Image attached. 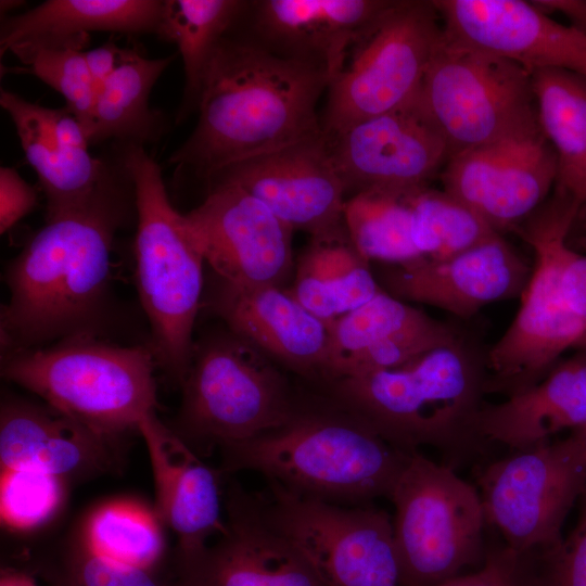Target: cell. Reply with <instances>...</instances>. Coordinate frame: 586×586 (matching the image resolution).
<instances>
[{"label": "cell", "mask_w": 586, "mask_h": 586, "mask_svg": "<svg viewBox=\"0 0 586 586\" xmlns=\"http://www.w3.org/2000/svg\"><path fill=\"white\" fill-rule=\"evenodd\" d=\"M410 204L412 240L422 258H448L498 233L444 190L426 188Z\"/></svg>", "instance_id": "d590c367"}, {"label": "cell", "mask_w": 586, "mask_h": 586, "mask_svg": "<svg viewBox=\"0 0 586 586\" xmlns=\"http://www.w3.org/2000/svg\"><path fill=\"white\" fill-rule=\"evenodd\" d=\"M546 14L561 13L571 26L586 35V0H538L532 1Z\"/></svg>", "instance_id": "ee69618b"}, {"label": "cell", "mask_w": 586, "mask_h": 586, "mask_svg": "<svg viewBox=\"0 0 586 586\" xmlns=\"http://www.w3.org/2000/svg\"><path fill=\"white\" fill-rule=\"evenodd\" d=\"M27 569L5 566L1 569L0 586H38Z\"/></svg>", "instance_id": "f6af8a7d"}, {"label": "cell", "mask_w": 586, "mask_h": 586, "mask_svg": "<svg viewBox=\"0 0 586 586\" xmlns=\"http://www.w3.org/2000/svg\"><path fill=\"white\" fill-rule=\"evenodd\" d=\"M295 275L289 292L327 323L361 306L381 290L370 262L358 252L344 222L311 235Z\"/></svg>", "instance_id": "83f0119b"}, {"label": "cell", "mask_w": 586, "mask_h": 586, "mask_svg": "<svg viewBox=\"0 0 586 586\" xmlns=\"http://www.w3.org/2000/svg\"><path fill=\"white\" fill-rule=\"evenodd\" d=\"M433 1H390L349 42L328 86L326 135L416 99L443 26Z\"/></svg>", "instance_id": "ba28073f"}, {"label": "cell", "mask_w": 586, "mask_h": 586, "mask_svg": "<svg viewBox=\"0 0 586 586\" xmlns=\"http://www.w3.org/2000/svg\"><path fill=\"white\" fill-rule=\"evenodd\" d=\"M388 2L265 0L254 4V27L266 47L319 65L331 81L355 34Z\"/></svg>", "instance_id": "cb8c5ba5"}, {"label": "cell", "mask_w": 586, "mask_h": 586, "mask_svg": "<svg viewBox=\"0 0 586 586\" xmlns=\"http://www.w3.org/2000/svg\"><path fill=\"white\" fill-rule=\"evenodd\" d=\"M157 515L131 501L103 504L79 521L84 536L97 552L130 565L174 570L173 550L166 551Z\"/></svg>", "instance_id": "d6a6232c"}, {"label": "cell", "mask_w": 586, "mask_h": 586, "mask_svg": "<svg viewBox=\"0 0 586 586\" xmlns=\"http://www.w3.org/2000/svg\"><path fill=\"white\" fill-rule=\"evenodd\" d=\"M412 196L364 191L345 202L344 226L367 260L405 265L422 258L411 233Z\"/></svg>", "instance_id": "836d02e7"}, {"label": "cell", "mask_w": 586, "mask_h": 586, "mask_svg": "<svg viewBox=\"0 0 586 586\" xmlns=\"http://www.w3.org/2000/svg\"><path fill=\"white\" fill-rule=\"evenodd\" d=\"M230 332L305 377L324 380L329 324L276 285L238 286L219 281L212 301Z\"/></svg>", "instance_id": "603a6c76"}, {"label": "cell", "mask_w": 586, "mask_h": 586, "mask_svg": "<svg viewBox=\"0 0 586 586\" xmlns=\"http://www.w3.org/2000/svg\"><path fill=\"white\" fill-rule=\"evenodd\" d=\"M152 468L156 515L175 533V566L196 560L213 535L226 532L220 469L207 466L168 425L150 413L138 424Z\"/></svg>", "instance_id": "7402d4cb"}, {"label": "cell", "mask_w": 586, "mask_h": 586, "mask_svg": "<svg viewBox=\"0 0 586 586\" xmlns=\"http://www.w3.org/2000/svg\"><path fill=\"white\" fill-rule=\"evenodd\" d=\"M22 3H23L22 1H12V0H4L3 1L2 0L1 4H0L1 13L2 14L7 13V12L11 11L12 9H15V8L22 5Z\"/></svg>", "instance_id": "bcb514c9"}, {"label": "cell", "mask_w": 586, "mask_h": 586, "mask_svg": "<svg viewBox=\"0 0 586 586\" xmlns=\"http://www.w3.org/2000/svg\"><path fill=\"white\" fill-rule=\"evenodd\" d=\"M444 34L511 61L528 73L565 69L586 77V35L556 22L532 1H433Z\"/></svg>", "instance_id": "ac0fdd59"}, {"label": "cell", "mask_w": 586, "mask_h": 586, "mask_svg": "<svg viewBox=\"0 0 586 586\" xmlns=\"http://www.w3.org/2000/svg\"><path fill=\"white\" fill-rule=\"evenodd\" d=\"M581 206L556 192L520 227L535 265L521 306L501 337L486 354V394L506 397L540 381L568 349H586V323L566 304L559 284L557 242L569 232Z\"/></svg>", "instance_id": "9c48e42d"}, {"label": "cell", "mask_w": 586, "mask_h": 586, "mask_svg": "<svg viewBox=\"0 0 586 586\" xmlns=\"http://www.w3.org/2000/svg\"><path fill=\"white\" fill-rule=\"evenodd\" d=\"M483 566L441 586H545L543 551L520 552L507 545L485 551Z\"/></svg>", "instance_id": "f35d334b"}, {"label": "cell", "mask_w": 586, "mask_h": 586, "mask_svg": "<svg viewBox=\"0 0 586 586\" xmlns=\"http://www.w3.org/2000/svg\"><path fill=\"white\" fill-rule=\"evenodd\" d=\"M129 175L118 164L87 203L46 219L5 270L2 353L99 336L109 297L115 232L123 221Z\"/></svg>", "instance_id": "7a4b0ae2"}, {"label": "cell", "mask_w": 586, "mask_h": 586, "mask_svg": "<svg viewBox=\"0 0 586 586\" xmlns=\"http://www.w3.org/2000/svg\"><path fill=\"white\" fill-rule=\"evenodd\" d=\"M225 510L226 532L196 560L175 568L180 586H328L305 555L267 523L257 494L229 480Z\"/></svg>", "instance_id": "e0dca14e"}, {"label": "cell", "mask_w": 586, "mask_h": 586, "mask_svg": "<svg viewBox=\"0 0 586 586\" xmlns=\"http://www.w3.org/2000/svg\"><path fill=\"white\" fill-rule=\"evenodd\" d=\"M257 495L267 523L305 555L328 586H399L393 521L385 510L302 497L275 484Z\"/></svg>", "instance_id": "4fadbf2b"}, {"label": "cell", "mask_w": 586, "mask_h": 586, "mask_svg": "<svg viewBox=\"0 0 586 586\" xmlns=\"http://www.w3.org/2000/svg\"><path fill=\"white\" fill-rule=\"evenodd\" d=\"M477 428L484 442L514 451L547 443L561 431L586 428V349L557 362L525 391L484 405Z\"/></svg>", "instance_id": "d4e9b609"}, {"label": "cell", "mask_w": 586, "mask_h": 586, "mask_svg": "<svg viewBox=\"0 0 586 586\" xmlns=\"http://www.w3.org/2000/svg\"><path fill=\"white\" fill-rule=\"evenodd\" d=\"M164 1L47 0L1 20L0 54L22 42H89L92 31L156 34Z\"/></svg>", "instance_id": "4316f807"}, {"label": "cell", "mask_w": 586, "mask_h": 586, "mask_svg": "<svg viewBox=\"0 0 586 586\" xmlns=\"http://www.w3.org/2000/svg\"><path fill=\"white\" fill-rule=\"evenodd\" d=\"M568 234L562 233L557 242L560 290L572 311L586 323V255L568 245Z\"/></svg>", "instance_id": "60d3db41"}, {"label": "cell", "mask_w": 586, "mask_h": 586, "mask_svg": "<svg viewBox=\"0 0 586 586\" xmlns=\"http://www.w3.org/2000/svg\"><path fill=\"white\" fill-rule=\"evenodd\" d=\"M419 99L445 140L448 160L539 127L531 73L444 31Z\"/></svg>", "instance_id": "8fae6325"}, {"label": "cell", "mask_w": 586, "mask_h": 586, "mask_svg": "<svg viewBox=\"0 0 586 586\" xmlns=\"http://www.w3.org/2000/svg\"><path fill=\"white\" fill-rule=\"evenodd\" d=\"M477 483L485 522L505 545L520 552L556 547L586 486V428L491 462Z\"/></svg>", "instance_id": "7c38bea8"}, {"label": "cell", "mask_w": 586, "mask_h": 586, "mask_svg": "<svg viewBox=\"0 0 586 586\" xmlns=\"http://www.w3.org/2000/svg\"><path fill=\"white\" fill-rule=\"evenodd\" d=\"M229 33L211 60L196 126L168 160L207 181L235 163L323 135L316 106L330 82L326 71Z\"/></svg>", "instance_id": "6da1fadb"}, {"label": "cell", "mask_w": 586, "mask_h": 586, "mask_svg": "<svg viewBox=\"0 0 586 586\" xmlns=\"http://www.w3.org/2000/svg\"><path fill=\"white\" fill-rule=\"evenodd\" d=\"M433 318L380 290L372 298L329 324L324 380L337 379L346 365L364 351Z\"/></svg>", "instance_id": "e575fe53"}, {"label": "cell", "mask_w": 586, "mask_h": 586, "mask_svg": "<svg viewBox=\"0 0 586 586\" xmlns=\"http://www.w3.org/2000/svg\"><path fill=\"white\" fill-rule=\"evenodd\" d=\"M120 146L133 188L136 284L152 331L151 349L156 365L181 385L194 348L205 262L169 201L158 164L142 145Z\"/></svg>", "instance_id": "5b68a950"}, {"label": "cell", "mask_w": 586, "mask_h": 586, "mask_svg": "<svg viewBox=\"0 0 586 586\" xmlns=\"http://www.w3.org/2000/svg\"><path fill=\"white\" fill-rule=\"evenodd\" d=\"M218 449L226 476L255 471L286 492L342 506L390 499L410 455L334 400L298 404L283 425Z\"/></svg>", "instance_id": "3957f363"}, {"label": "cell", "mask_w": 586, "mask_h": 586, "mask_svg": "<svg viewBox=\"0 0 586 586\" xmlns=\"http://www.w3.org/2000/svg\"><path fill=\"white\" fill-rule=\"evenodd\" d=\"M66 483L33 470H2L0 506L2 522L28 531L50 521L61 508Z\"/></svg>", "instance_id": "74e56055"}, {"label": "cell", "mask_w": 586, "mask_h": 586, "mask_svg": "<svg viewBox=\"0 0 586 586\" xmlns=\"http://www.w3.org/2000/svg\"><path fill=\"white\" fill-rule=\"evenodd\" d=\"M233 183L264 203L292 230L311 235L343 222L345 186L323 135L235 163L208 183Z\"/></svg>", "instance_id": "d6986e66"}, {"label": "cell", "mask_w": 586, "mask_h": 586, "mask_svg": "<svg viewBox=\"0 0 586 586\" xmlns=\"http://www.w3.org/2000/svg\"><path fill=\"white\" fill-rule=\"evenodd\" d=\"M390 499L399 586H441L484 561L479 491L451 468L411 453Z\"/></svg>", "instance_id": "30bf717a"}, {"label": "cell", "mask_w": 586, "mask_h": 586, "mask_svg": "<svg viewBox=\"0 0 586 586\" xmlns=\"http://www.w3.org/2000/svg\"><path fill=\"white\" fill-rule=\"evenodd\" d=\"M249 5L239 0L164 1L156 35L177 44L186 77L177 122L198 110L213 54Z\"/></svg>", "instance_id": "4dcf8cb0"}, {"label": "cell", "mask_w": 586, "mask_h": 586, "mask_svg": "<svg viewBox=\"0 0 586 586\" xmlns=\"http://www.w3.org/2000/svg\"><path fill=\"white\" fill-rule=\"evenodd\" d=\"M155 366L151 348L84 335L2 353L1 375L74 419L125 435L155 412Z\"/></svg>", "instance_id": "8992f818"}, {"label": "cell", "mask_w": 586, "mask_h": 586, "mask_svg": "<svg viewBox=\"0 0 586 586\" xmlns=\"http://www.w3.org/2000/svg\"><path fill=\"white\" fill-rule=\"evenodd\" d=\"M124 435L94 429L49 405L5 397L0 410L1 470H33L68 483L124 468Z\"/></svg>", "instance_id": "ffe728a7"}, {"label": "cell", "mask_w": 586, "mask_h": 586, "mask_svg": "<svg viewBox=\"0 0 586 586\" xmlns=\"http://www.w3.org/2000/svg\"><path fill=\"white\" fill-rule=\"evenodd\" d=\"M87 44L22 42L13 46L10 52L20 59L29 74L63 95L66 107L81 123L88 138L97 85L85 61Z\"/></svg>", "instance_id": "8d00e7d4"}, {"label": "cell", "mask_w": 586, "mask_h": 586, "mask_svg": "<svg viewBox=\"0 0 586 586\" xmlns=\"http://www.w3.org/2000/svg\"><path fill=\"white\" fill-rule=\"evenodd\" d=\"M174 56L150 59L136 48L122 49L117 68L97 91L89 143L115 140L143 146L160 136V117L149 97Z\"/></svg>", "instance_id": "f546056e"}, {"label": "cell", "mask_w": 586, "mask_h": 586, "mask_svg": "<svg viewBox=\"0 0 586 586\" xmlns=\"http://www.w3.org/2000/svg\"><path fill=\"white\" fill-rule=\"evenodd\" d=\"M24 563L44 586H180L174 570H148L97 552L79 522L65 536L29 552Z\"/></svg>", "instance_id": "1f68e13d"}, {"label": "cell", "mask_w": 586, "mask_h": 586, "mask_svg": "<svg viewBox=\"0 0 586 586\" xmlns=\"http://www.w3.org/2000/svg\"><path fill=\"white\" fill-rule=\"evenodd\" d=\"M170 430L200 457L288 422L298 407L269 357L230 332L193 348Z\"/></svg>", "instance_id": "52a82bcc"}, {"label": "cell", "mask_w": 586, "mask_h": 586, "mask_svg": "<svg viewBox=\"0 0 586 586\" xmlns=\"http://www.w3.org/2000/svg\"><path fill=\"white\" fill-rule=\"evenodd\" d=\"M122 48L113 42L85 51V61L98 89L112 76L119 64Z\"/></svg>", "instance_id": "7bdbcfd3"}, {"label": "cell", "mask_w": 586, "mask_h": 586, "mask_svg": "<svg viewBox=\"0 0 586 586\" xmlns=\"http://www.w3.org/2000/svg\"><path fill=\"white\" fill-rule=\"evenodd\" d=\"M38 192L13 167L0 168V233L8 232L37 206Z\"/></svg>", "instance_id": "b9f144b4"}, {"label": "cell", "mask_w": 586, "mask_h": 586, "mask_svg": "<svg viewBox=\"0 0 586 586\" xmlns=\"http://www.w3.org/2000/svg\"><path fill=\"white\" fill-rule=\"evenodd\" d=\"M556 153L540 128L450 157L444 191L492 229H517L539 208L557 181Z\"/></svg>", "instance_id": "2e32d148"}, {"label": "cell", "mask_w": 586, "mask_h": 586, "mask_svg": "<svg viewBox=\"0 0 586 586\" xmlns=\"http://www.w3.org/2000/svg\"><path fill=\"white\" fill-rule=\"evenodd\" d=\"M1 107L14 124L27 162L35 169L47 199L46 219L90 201L113 175L114 165L93 157L88 148L59 141L52 109L1 88Z\"/></svg>", "instance_id": "484cf974"}, {"label": "cell", "mask_w": 586, "mask_h": 586, "mask_svg": "<svg viewBox=\"0 0 586 586\" xmlns=\"http://www.w3.org/2000/svg\"><path fill=\"white\" fill-rule=\"evenodd\" d=\"M326 138L346 191L356 193L412 196L426 189L429 180L448 161L445 140L419 94L402 107Z\"/></svg>", "instance_id": "9a60e30c"}, {"label": "cell", "mask_w": 586, "mask_h": 586, "mask_svg": "<svg viewBox=\"0 0 586 586\" xmlns=\"http://www.w3.org/2000/svg\"><path fill=\"white\" fill-rule=\"evenodd\" d=\"M577 522L566 538L543 551L545 586H586V486Z\"/></svg>", "instance_id": "ab89813d"}, {"label": "cell", "mask_w": 586, "mask_h": 586, "mask_svg": "<svg viewBox=\"0 0 586 586\" xmlns=\"http://www.w3.org/2000/svg\"><path fill=\"white\" fill-rule=\"evenodd\" d=\"M182 218L219 281L282 288L289 278L293 230L240 187L225 181L208 183L204 201Z\"/></svg>", "instance_id": "5bb4252c"}, {"label": "cell", "mask_w": 586, "mask_h": 586, "mask_svg": "<svg viewBox=\"0 0 586 586\" xmlns=\"http://www.w3.org/2000/svg\"><path fill=\"white\" fill-rule=\"evenodd\" d=\"M531 275L522 257L496 233L448 258L391 265L383 280L399 300L469 319L485 305L522 295Z\"/></svg>", "instance_id": "44dd1931"}, {"label": "cell", "mask_w": 586, "mask_h": 586, "mask_svg": "<svg viewBox=\"0 0 586 586\" xmlns=\"http://www.w3.org/2000/svg\"><path fill=\"white\" fill-rule=\"evenodd\" d=\"M487 375L486 355L459 335L404 367L340 378L329 390L397 449L453 454L484 442L477 423Z\"/></svg>", "instance_id": "277c9868"}, {"label": "cell", "mask_w": 586, "mask_h": 586, "mask_svg": "<svg viewBox=\"0 0 586 586\" xmlns=\"http://www.w3.org/2000/svg\"><path fill=\"white\" fill-rule=\"evenodd\" d=\"M539 128L558 165L557 191L586 204V77L546 68L531 74Z\"/></svg>", "instance_id": "f1b7e54d"}]
</instances>
